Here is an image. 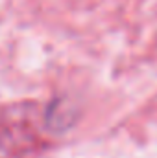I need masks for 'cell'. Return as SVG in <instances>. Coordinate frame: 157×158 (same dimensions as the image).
<instances>
[{
	"instance_id": "obj_1",
	"label": "cell",
	"mask_w": 157,
	"mask_h": 158,
	"mask_svg": "<svg viewBox=\"0 0 157 158\" xmlns=\"http://www.w3.org/2000/svg\"><path fill=\"white\" fill-rule=\"evenodd\" d=\"M34 143L30 103L6 107L0 112V156H22L26 151H32Z\"/></svg>"
}]
</instances>
